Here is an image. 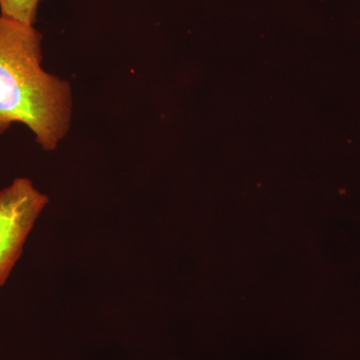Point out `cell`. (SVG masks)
<instances>
[{"label": "cell", "instance_id": "obj_1", "mask_svg": "<svg viewBox=\"0 0 360 360\" xmlns=\"http://www.w3.org/2000/svg\"><path fill=\"white\" fill-rule=\"evenodd\" d=\"M42 34L34 25L0 14V135L25 125L44 151L68 135L72 91L68 80L42 68Z\"/></svg>", "mask_w": 360, "mask_h": 360}, {"label": "cell", "instance_id": "obj_3", "mask_svg": "<svg viewBox=\"0 0 360 360\" xmlns=\"http://www.w3.org/2000/svg\"><path fill=\"white\" fill-rule=\"evenodd\" d=\"M41 1L44 0H0V14L26 25H34Z\"/></svg>", "mask_w": 360, "mask_h": 360}, {"label": "cell", "instance_id": "obj_2", "mask_svg": "<svg viewBox=\"0 0 360 360\" xmlns=\"http://www.w3.org/2000/svg\"><path fill=\"white\" fill-rule=\"evenodd\" d=\"M49 198L27 177H16L0 191V288L23 252Z\"/></svg>", "mask_w": 360, "mask_h": 360}]
</instances>
